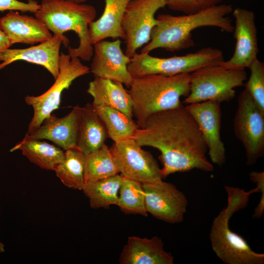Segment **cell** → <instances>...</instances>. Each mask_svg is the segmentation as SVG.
<instances>
[{"mask_svg": "<svg viewBox=\"0 0 264 264\" xmlns=\"http://www.w3.org/2000/svg\"><path fill=\"white\" fill-rule=\"evenodd\" d=\"M224 0H167L170 9L185 14H194L219 4Z\"/></svg>", "mask_w": 264, "mask_h": 264, "instance_id": "cell-30", "label": "cell"}, {"mask_svg": "<svg viewBox=\"0 0 264 264\" xmlns=\"http://www.w3.org/2000/svg\"><path fill=\"white\" fill-rule=\"evenodd\" d=\"M167 0H131L126 9L122 26L125 34V54L131 58L148 43L157 23L155 14L166 6Z\"/></svg>", "mask_w": 264, "mask_h": 264, "instance_id": "cell-10", "label": "cell"}, {"mask_svg": "<svg viewBox=\"0 0 264 264\" xmlns=\"http://www.w3.org/2000/svg\"><path fill=\"white\" fill-rule=\"evenodd\" d=\"M121 45L119 39L94 44L90 72L94 77L120 82L129 88L133 80L128 69L131 58L124 53Z\"/></svg>", "mask_w": 264, "mask_h": 264, "instance_id": "cell-15", "label": "cell"}, {"mask_svg": "<svg viewBox=\"0 0 264 264\" xmlns=\"http://www.w3.org/2000/svg\"><path fill=\"white\" fill-rule=\"evenodd\" d=\"M40 6V4L34 0H28L27 2L18 0H0V12L13 10L22 12H29L34 14Z\"/></svg>", "mask_w": 264, "mask_h": 264, "instance_id": "cell-31", "label": "cell"}, {"mask_svg": "<svg viewBox=\"0 0 264 264\" xmlns=\"http://www.w3.org/2000/svg\"><path fill=\"white\" fill-rule=\"evenodd\" d=\"M59 72L52 86L42 94L27 95L24 101L33 109V115L27 133L37 129L44 120L59 108L63 91L68 89L73 81L90 72V68L83 65L79 58H71L62 52L59 59Z\"/></svg>", "mask_w": 264, "mask_h": 264, "instance_id": "cell-7", "label": "cell"}, {"mask_svg": "<svg viewBox=\"0 0 264 264\" xmlns=\"http://www.w3.org/2000/svg\"><path fill=\"white\" fill-rule=\"evenodd\" d=\"M131 0H105V8L101 16L88 25L92 45L108 38H125L122 22Z\"/></svg>", "mask_w": 264, "mask_h": 264, "instance_id": "cell-21", "label": "cell"}, {"mask_svg": "<svg viewBox=\"0 0 264 264\" xmlns=\"http://www.w3.org/2000/svg\"><path fill=\"white\" fill-rule=\"evenodd\" d=\"M114 142L132 138L139 128L132 119L122 112L106 106H93Z\"/></svg>", "mask_w": 264, "mask_h": 264, "instance_id": "cell-25", "label": "cell"}, {"mask_svg": "<svg viewBox=\"0 0 264 264\" xmlns=\"http://www.w3.org/2000/svg\"><path fill=\"white\" fill-rule=\"evenodd\" d=\"M190 73L173 76L150 74L133 78L128 90L132 113L139 128L152 114L176 108L190 91Z\"/></svg>", "mask_w": 264, "mask_h": 264, "instance_id": "cell-3", "label": "cell"}, {"mask_svg": "<svg viewBox=\"0 0 264 264\" xmlns=\"http://www.w3.org/2000/svg\"><path fill=\"white\" fill-rule=\"evenodd\" d=\"M16 150L21 151L30 162L41 169L53 171L65 157V151L60 148L40 139L31 138L27 133L10 151Z\"/></svg>", "mask_w": 264, "mask_h": 264, "instance_id": "cell-23", "label": "cell"}, {"mask_svg": "<svg viewBox=\"0 0 264 264\" xmlns=\"http://www.w3.org/2000/svg\"><path fill=\"white\" fill-rule=\"evenodd\" d=\"M233 11L230 4H218L191 14L173 16L159 14L157 23L152 30L150 40L140 52L149 53L160 48L168 51H179L195 45L192 32L204 26H213L233 33L234 26L227 15Z\"/></svg>", "mask_w": 264, "mask_h": 264, "instance_id": "cell-2", "label": "cell"}, {"mask_svg": "<svg viewBox=\"0 0 264 264\" xmlns=\"http://www.w3.org/2000/svg\"><path fill=\"white\" fill-rule=\"evenodd\" d=\"M246 79L245 69L227 68L220 65L202 67L190 73V91L183 103L229 102L235 97V88L243 86Z\"/></svg>", "mask_w": 264, "mask_h": 264, "instance_id": "cell-6", "label": "cell"}, {"mask_svg": "<svg viewBox=\"0 0 264 264\" xmlns=\"http://www.w3.org/2000/svg\"><path fill=\"white\" fill-rule=\"evenodd\" d=\"M123 176L121 175L85 183L82 191L93 209H109L117 205L119 191Z\"/></svg>", "mask_w": 264, "mask_h": 264, "instance_id": "cell-24", "label": "cell"}, {"mask_svg": "<svg viewBox=\"0 0 264 264\" xmlns=\"http://www.w3.org/2000/svg\"><path fill=\"white\" fill-rule=\"evenodd\" d=\"M174 258L167 252L161 238L130 236L121 252L120 264H173Z\"/></svg>", "mask_w": 264, "mask_h": 264, "instance_id": "cell-19", "label": "cell"}, {"mask_svg": "<svg viewBox=\"0 0 264 264\" xmlns=\"http://www.w3.org/2000/svg\"><path fill=\"white\" fill-rule=\"evenodd\" d=\"M141 146L158 149L163 178L176 173L198 169L211 172L208 149L198 125L182 103L151 114L132 138Z\"/></svg>", "mask_w": 264, "mask_h": 264, "instance_id": "cell-1", "label": "cell"}, {"mask_svg": "<svg viewBox=\"0 0 264 264\" xmlns=\"http://www.w3.org/2000/svg\"><path fill=\"white\" fill-rule=\"evenodd\" d=\"M0 28L12 45L16 43L34 44L53 36L41 20L13 10L0 19Z\"/></svg>", "mask_w": 264, "mask_h": 264, "instance_id": "cell-18", "label": "cell"}, {"mask_svg": "<svg viewBox=\"0 0 264 264\" xmlns=\"http://www.w3.org/2000/svg\"><path fill=\"white\" fill-rule=\"evenodd\" d=\"M119 173L110 148L105 144L97 150L85 155V183L106 178Z\"/></svg>", "mask_w": 264, "mask_h": 264, "instance_id": "cell-27", "label": "cell"}, {"mask_svg": "<svg viewBox=\"0 0 264 264\" xmlns=\"http://www.w3.org/2000/svg\"><path fill=\"white\" fill-rule=\"evenodd\" d=\"M220 104L209 100L185 106L198 125L212 163L219 166L223 165L226 160L225 147L220 136Z\"/></svg>", "mask_w": 264, "mask_h": 264, "instance_id": "cell-14", "label": "cell"}, {"mask_svg": "<svg viewBox=\"0 0 264 264\" xmlns=\"http://www.w3.org/2000/svg\"><path fill=\"white\" fill-rule=\"evenodd\" d=\"M251 181L255 183L257 186H260L261 197L260 200L254 210L253 217L256 219L261 218L264 212V172L253 171L249 173Z\"/></svg>", "mask_w": 264, "mask_h": 264, "instance_id": "cell-32", "label": "cell"}, {"mask_svg": "<svg viewBox=\"0 0 264 264\" xmlns=\"http://www.w3.org/2000/svg\"><path fill=\"white\" fill-rule=\"evenodd\" d=\"M12 45L10 44L5 33L0 28V57L4 51L9 48Z\"/></svg>", "mask_w": 264, "mask_h": 264, "instance_id": "cell-33", "label": "cell"}, {"mask_svg": "<svg viewBox=\"0 0 264 264\" xmlns=\"http://www.w3.org/2000/svg\"><path fill=\"white\" fill-rule=\"evenodd\" d=\"M224 61L222 52L212 47L164 58L154 57L148 53L136 52L131 57L128 69L132 78L150 74L173 76L191 73L202 67L220 65Z\"/></svg>", "mask_w": 264, "mask_h": 264, "instance_id": "cell-5", "label": "cell"}, {"mask_svg": "<svg viewBox=\"0 0 264 264\" xmlns=\"http://www.w3.org/2000/svg\"><path fill=\"white\" fill-rule=\"evenodd\" d=\"M141 147L132 138L114 142L110 150L119 173L142 184L162 180L156 160Z\"/></svg>", "mask_w": 264, "mask_h": 264, "instance_id": "cell-11", "label": "cell"}, {"mask_svg": "<svg viewBox=\"0 0 264 264\" xmlns=\"http://www.w3.org/2000/svg\"><path fill=\"white\" fill-rule=\"evenodd\" d=\"M117 206L126 214H137L147 217L142 184L123 176Z\"/></svg>", "mask_w": 264, "mask_h": 264, "instance_id": "cell-28", "label": "cell"}, {"mask_svg": "<svg viewBox=\"0 0 264 264\" xmlns=\"http://www.w3.org/2000/svg\"><path fill=\"white\" fill-rule=\"evenodd\" d=\"M233 214L227 206L214 218L209 235L213 251L227 264H263L264 254L253 251L242 236L230 229L229 221Z\"/></svg>", "mask_w": 264, "mask_h": 264, "instance_id": "cell-9", "label": "cell"}, {"mask_svg": "<svg viewBox=\"0 0 264 264\" xmlns=\"http://www.w3.org/2000/svg\"><path fill=\"white\" fill-rule=\"evenodd\" d=\"M81 111V107L77 105L63 117L52 113L37 129L26 133L31 138L49 140L64 150L76 147Z\"/></svg>", "mask_w": 264, "mask_h": 264, "instance_id": "cell-17", "label": "cell"}, {"mask_svg": "<svg viewBox=\"0 0 264 264\" xmlns=\"http://www.w3.org/2000/svg\"><path fill=\"white\" fill-rule=\"evenodd\" d=\"M235 20L234 36L236 45L233 55L220 65L230 69H245L256 59L259 53L257 30L254 13L238 7L233 12Z\"/></svg>", "mask_w": 264, "mask_h": 264, "instance_id": "cell-13", "label": "cell"}, {"mask_svg": "<svg viewBox=\"0 0 264 264\" xmlns=\"http://www.w3.org/2000/svg\"><path fill=\"white\" fill-rule=\"evenodd\" d=\"M233 130L244 147L246 165L255 164L264 154V111L245 89L238 98Z\"/></svg>", "mask_w": 264, "mask_h": 264, "instance_id": "cell-8", "label": "cell"}, {"mask_svg": "<svg viewBox=\"0 0 264 264\" xmlns=\"http://www.w3.org/2000/svg\"><path fill=\"white\" fill-rule=\"evenodd\" d=\"M108 137L103 122L92 104L81 107L77 147L85 154L100 149Z\"/></svg>", "mask_w": 264, "mask_h": 264, "instance_id": "cell-22", "label": "cell"}, {"mask_svg": "<svg viewBox=\"0 0 264 264\" xmlns=\"http://www.w3.org/2000/svg\"><path fill=\"white\" fill-rule=\"evenodd\" d=\"M87 92L93 98V106L111 107L132 119V100L121 83L94 77L88 84Z\"/></svg>", "mask_w": 264, "mask_h": 264, "instance_id": "cell-20", "label": "cell"}, {"mask_svg": "<svg viewBox=\"0 0 264 264\" xmlns=\"http://www.w3.org/2000/svg\"><path fill=\"white\" fill-rule=\"evenodd\" d=\"M85 155L77 147L65 150V157L54 170L57 176L66 187L82 190L85 184Z\"/></svg>", "mask_w": 264, "mask_h": 264, "instance_id": "cell-26", "label": "cell"}, {"mask_svg": "<svg viewBox=\"0 0 264 264\" xmlns=\"http://www.w3.org/2000/svg\"><path fill=\"white\" fill-rule=\"evenodd\" d=\"M250 75L243 84L256 105L264 111V65L258 58L248 67Z\"/></svg>", "mask_w": 264, "mask_h": 264, "instance_id": "cell-29", "label": "cell"}, {"mask_svg": "<svg viewBox=\"0 0 264 264\" xmlns=\"http://www.w3.org/2000/svg\"><path fill=\"white\" fill-rule=\"evenodd\" d=\"M4 251V244L0 241V253L3 252Z\"/></svg>", "mask_w": 264, "mask_h": 264, "instance_id": "cell-35", "label": "cell"}, {"mask_svg": "<svg viewBox=\"0 0 264 264\" xmlns=\"http://www.w3.org/2000/svg\"><path fill=\"white\" fill-rule=\"evenodd\" d=\"M68 39L64 35L52 38L37 45L4 51L0 57V69L17 61H24L45 68L55 79L59 72L60 50L61 44L67 45Z\"/></svg>", "mask_w": 264, "mask_h": 264, "instance_id": "cell-16", "label": "cell"}, {"mask_svg": "<svg viewBox=\"0 0 264 264\" xmlns=\"http://www.w3.org/2000/svg\"><path fill=\"white\" fill-rule=\"evenodd\" d=\"M40 8L34 13L53 35L62 36L68 31L77 34V47L69 46L68 54L71 58H79L85 61L91 59L93 47L88 25L96 16V10L91 5L77 3L64 0H42Z\"/></svg>", "mask_w": 264, "mask_h": 264, "instance_id": "cell-4", "label": "cell"}, {"mask_svg": "<svg viewBox=\"0 0 264 264\" xmlns=\"http://www.w3.org/2000/svg\"><path fill=\"white\" fill-rule=\"evenodd\" d=\"M66 0L72 2L77 3H85L88 0Z\"/></svg>", "mask_w": 264, "mask_h": 264, "instance_id": "cell-34", "label": "cell"}, {"mask_svg": "<svg viewBox=\"0 0 264 264\" xmlns=\"http://www.w3.org/2000/svg\"><path fill=\"white\" fill-rule=\"evenodd\" d=\"M148 213L156 219L175 224L182 222L188 200L185 194L173 183L163 180L142 184Z\"/></svg>", "mask_w": 264, "mask_h": 264, "instance_id": "cell-12", "label": "cell"}]
</instances>
